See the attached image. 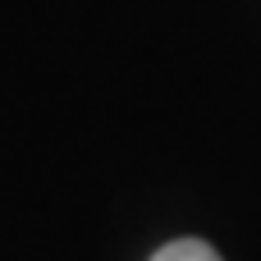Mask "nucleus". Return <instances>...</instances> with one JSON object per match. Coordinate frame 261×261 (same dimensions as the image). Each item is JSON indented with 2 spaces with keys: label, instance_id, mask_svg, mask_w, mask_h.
<instances>
[{
  "label": "nucleus",
  "instance_id": "1",
  "mask_svg": "<svg viewBox=\"0 0 261 261\" xmlns=\"http://www.w3.org/2000/svg\"><path fill=\"white\" fill-rule=\"evenodd\" d=\"M151 261H220V257L206 243H197V239H179V243H165Z\"/></svg>",
  "mask_w": 261,
  "mask_h": 261
}]
</instances>
